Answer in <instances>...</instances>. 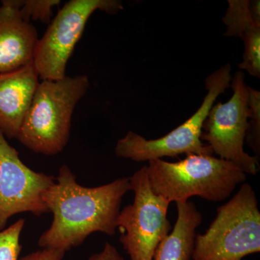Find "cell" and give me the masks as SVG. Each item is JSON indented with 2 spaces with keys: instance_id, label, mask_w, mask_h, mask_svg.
Segmentation results:
<instances>
[{
  "instance_id": "cell-12",
  "label": "cell",
  "mask_w": 260,
  "mask_h": 260,
  "mask_svg": "<svg viewBox=\"0 0 260 260\" xmlns=\"http://www.w3.org/2000/svg\"><path fill=\"white\" fill-rule=\"evenodd\" d=\"M177 219L172 232L159 244L153 260H191L196 229L203 216L194 203H177Z\"/></svg>"
},
{
  "instance_id": "cell-14",
  "label": "cell",
  "mask_w": 260,
  "mask_h": 260,
  "mask_svg": "<svg viewBox=\"0 0 260 260\" xmlns=\"http://www.w3.org/2000/svg\"><path fill=\"white\" fill-rule=\"evenodd\" d=\"M249 120L246 130L245 143L255 153L259 160L260 155V93L249 86Z\"/></svg>"
},
{
  "instance_id": "cell-8",
  "label": "cell",
  "mask_w": 260,
  "mask_h": 260,
  "mask_svg": "<svg viewBox=\"0 0 260 260\" xmlns=\"http://www.w3.org/2000/svg\"><path fill=\"white\" fill-rule=\"evenodd\" d=\"M244 78L242 71L236 72L231 82L232 98L212 107L200 139L206 141L219 158L232 162L246 174L256 175L259 170V159L244 149L249 120V86Z\"/></svg>"
},
{
  "instance_id": "cell-3",
  "label": "cell",
  "mask_w": 260,
  "mask_h": 260,
  "mask_svg": "<svg viewBox=\"0 0 260 260\" xmlns=\"http://www.w3.org/2000/svg\"><path fill=\"white\" fill-rule=\"evenodd\" d=\"M89 86L85 75L39 82L16 139L35 153H60L69 142L75 107Z\"/></svg>"
},
{
  "instance_id": "cell-4",
  "label": "cell",
  "mask_w": 260,
  "mask_h": 260,
  "mask_svg": "<svg viewBox=\"0 0 260 260\" xmlns=\"http://www.w3.org/2000/svg\"><path fill=\"white\" fill-rule=\"evenodd\" d=\"M260 251V212L255 191L243 183L217 209L208 230L195 237L193 260H242Z\"/></svg>"
},
{
  "instance_id": "cell-11",
  "label": "cell",
  "mask_w": 260,
  "mask_h": 260,
  "mask_svg": "<svg viewBox=\"0 0 260 260\" xmlns=\"http://www.w3.org/2000/svg\"><path fill=\"white\" fill-rule=\"evenodd\" d=\"M39 83L32 63L0 74V131L16 139Z\"/></svg>"
},
{
  "instance_id": "cell-16",
  "label": "cell",
  "mask_w": 260,
  "mask_h": 260,
  "mask_svg": "<svg viewBox=\"0 0 260 260\" xmlns=\"http://www.w3.org/2000/svg\"><path fill=\"white\" fill-rule=\"evenodd\" d=\"M25 220L19 219L9 227L0 231V260H19L22 245L20 236Z\"/></svg>"
},
{
  "instance_id": "cell-5",
  "label": "cell",
  "mask_w": 260,
  "mask_h": 260,
  "mask_svg": "<svg viewBox=\"0 0 260 260\" xmlns=\"http://www.w3.org/2000/svg\"><path fill=\"white\" fill-rule=\"evenodd\" d=\"M232 67L226 64L214 72L205 79L206 95L199 109L169 134L155 140H146L144 137L129 131L125 137L118 140L115 147L116 156L143 162L164 157H177L182 154L213 155L208 145L200 139L204 121L215 101L229 88L232 82Z\"/></svg>"
},
{
  "instance_id": "cell-15",
  "label": "cell",
  "mask_w": 260,
  "mask_h": 260,
  "mask_svg": "<svg viewBox=\"0 0 260 260\" xmlns=\"http://www.w3.org/2000/svg\"><path fill=\"white\" fill-rule=\"evenodd\" d=\"M244 52L243 61L239 64L240 70H246L249 75L260 78V27L249 30L243 36Z\"/></svg>"
},
{
  "instance_id": "cell-17",
  "label": "cell",
  "mask_w": 260,
  "mask_h": 260,
  "mask_svg": "<svg viewBox=\"0 0 260 260\" xmlns=\"http://www.w3.org/2000/svg\"><path fill=\"white\" fill-rule=\"evenodd\" d=\"M59 0H20V14L24 20L50 23L53 8L60 4Z\"/></svg>"
},
{
  "instance_id": "cell-13",
  "label": "cell",
  "mask_w": 260,
  "mask_h": 260,
  "mask_svg": "<svg viewBox=\"0 0 260 260\" xmlns=\"http://www.w3.org/2000/svg\"><path fill=\"white\" fill-rule=\"evenodd\" d=\"M229 8L223 18L226 25L224 37L242 38L244 34L260 25H256L249 8L248 0H229Z\"/></svg>"
},
{
  "instance_id": "cell-6",
  "label": "cell",
  "mask_w": 260,
  "mask_h": 260,
  "mask_svg": "<svg viewBox=\"0 0 260 260\" xmlns=\"http://www.w3.org/2000/svg\"><path fill=\"white\" fill-rule=\"evenodd\" d=\"M124 10L119 0H70L38 40L32 64L42 80L62 79L67 65L94 12L114 15Z\"/></svg>"
},
{
  "instance_id": "cell-10",
  "label": "cell",
  "mask_w": 260,
  "mask_h": 260,
  "mask_svg": "<svg viewBox=\"0 0 260 260\" xmlns=\"http://www.w3.org/2000/svg\"><path fill=\"white\" fill-rule=\"evenodd\" d=\"M20 0H3L0 6V74L32 63L39 37L20 14Z\"/></svg>"
},
{
  "instance_id": "cell-9",
  "label": "cell",
  "mask_w": 260,
  "mask_h": 260,
  "mask_svg": "<svg viewBox=\"0 0 260 260\" xmlns=\"http://www.w3.org/2000/svg\"><path fill=\"white\" fill-rule=\"evenodd\" d=\"M55 178L32 170L23 164L16 149L0 131V231L13 215L49 213L43 195Z\"/></svg>"
},
{
  "instance_id": "cell-1",
  "label": "cell",
  "mask_w": 260,
  "mask_h": 260,
  "mask_svg": "<svg viewBox=\"0 0 260 260\" xmlns=\"http://www.w3.org/2000/svg\"><path fill=\"white\" fill-rule=\"evenodd\" d=\"M129 190L127 177L85 187L78 184L70 168L63 165L55 182L43 195L53 220L38 244L43 249L66 253L81 245L93 233L115 235L121 201Z\"/></svg>"
},
{
  "instance_id": "cell-19",
  "label": "cell",
  "mask_w": 260,
  "mask_h": 260,
  "mask_svg": "<svg viewBox=\"0 0 260 260\" xmlns=\"http://www.w3.org/2000/svg\"><path fill=\"white\" fill-rule=\"evenodd\" d=\"M89 260H124V258L119 254L115 246L107 242L103 250L93 254Z\"/></svg>"
},
{
  "instance_id": "cell-18",
  "label": "cell",
  "mask_w": 260,
  "mask_h": 260,
  "mask_svg": "<svg viewBox=\"0 0 260 260\" xmlns=\"http://www.w3.org/2000/svg\"><path fill=\"white\" fill-rule=\"evenodd\" d=\"M64 255L65 252L61 251L43 249L27 254L19 260H61Z\"/></svg>"
},
{
  "instance_id": "cell-7",
  "label": "cell",
  "mask_w": 260,
  "mask_h": 260,
  "mask_svg": "<svg viewBox=\"0 0 260 260\" xmlns=\"http://www.w3.org/2000/svg\"><path fill=\"white\" fill-rule=\"evenodd\" d=\"M129 178L134 201L119 213V240L130 260H153L159 244L172 230L167 217L170 203L154 193L146 166Z\"/></svg>"
},
{
  "instance_id": "cell-20",
  "label": "cell",
  "mask_w": 260,
  "mask_h": 260,
  "mask_svg": "<svg viewBox=\"0 0 260 260\" xmlns=\"http://www.w3.org/2000/svg\"><path fill=\"white\" fill-rule=\"evenodd\" d=\"M251 14L256 25H260V2L259 0L249 1Z\"/></svg>"
},
{
  "instance_id": "cell-2",
  "label": "cell",
  "mask_w": 260,
  "mask_h": 260,
  "mask_svg": "<svg viewBox=\"0 0 260 260\" xmlns=\"http://www.w3.org/2000/svg\"><path fill=\"white\" fill-rule=\"evenodd\" d=\"M146 169L154 193L170 203H186L194 196L223 201L246 179L237 166L213 155L189 154L178 162L155 159L149 160Z\"/></svg>"
}]
</instances>
